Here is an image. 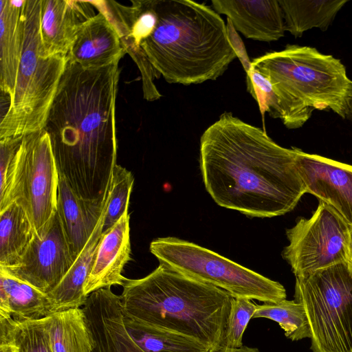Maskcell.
Masks as SVG:
<instances>
[{
    "label": "cell",
    "instance_id": "1",
    "mask_svg": "<svg viewBox=\"0 0 352 352\" xmlns=\"http://www.w3.org/2000/svg\"><path fill=\"white\" fill-rule=\"evenodd\" d=\"M296 153L297 148L278 145L263 129L225 112L200 138L205 188L219 206L248 217L285 214L306 193Z\"/></svg>",
    "mask_w": 352,
    "mask_h": 352
},
{
    "label": "cell",
    "instance_id": "11",
    "mask_svg": "<svg viewBox=\"0 0 352 352\" xmlns=\"http://www.w3.org/2000/svg\"><path fill=\"white\" fill-rule=\"evenodd\" d=\"M74 261L56 210L43 230L35 234L18 263L0 268L48 294L59 284Z\"/></svg>",
    "mask_w": 352,
    "mask_h": 352
},
{
    "label": "cell",
    "instance_id": "2",
    "mask_svg": "<svg viewBox=\"0 0 352 352\" xmlns=\"http://www.w3.org/2000/svg\"><path fill=\"white\" fill-rule=\"evenodd\" d=\"M67 58L44 129L59 175L81 198L104 203L117 164L119 61L84 69Z\"/></svg>",
    "mask_w": 352,
    "mask_h": 352
},
{
    "label": "cell",
    "instance_id": "9",
    "mask_svg": "<svg viewBox=\"0 0 352 352\" xmlns=\"http://www.w3.org/2000/svg\"><path fill=\"white\" fill-rule=\"evenodd\" d=\"M59 173L47 131L24 135L11 202L26 211L39 234L57 209Z\"/></svg>",
    "mask_w": 352,
    "mask_h": 352
},
{
    "label": "cell",
    "instance_id": "25",
    "mask_svg": "<svg viewBox=\"0 0 352 352\" xmlns=\"http://www.w3.org/2000/svg\"><path fill=\"white\" fill-rule=\"evenodd\" d=\"M124 322L130 335L145 352H209L204 345L188 336L125 317Z\"/></svg>",
    "mask_w": 352,
    "mask_h": 352
},
{
    "label": "cell",
    "instance_id": "7",
    "mask_svg": "<svg viewBox=\"0 0 352 352\" xmlns=\"http://www.w3.org/2000/svg\"><path fill=\"white\" fill-rule=\"evenodd\" d=\"M312 352H352V274L345 262L296 276Z\"/></svg>",
    "mask_w": 352,
    "mask_h": 352
},
{
    "label": "cell",
    "instance_id": "12",
    "mask_svg": "<svg viewBox=\"0 0 352 352\" xmlns=\"http://www.w3.org/2000/svg\"><path fill=\"white\" fill-rule=\"evenodd\" d=\"M296 165L306 193L331 207L352 228V165L298 148Z\"/></svg>",
    "mask_w": 352,
    "mask_h": 352
},
{
    "label": "cell",
    "instance_id": "16",
    "mask_svg": "<svg viewBox=\"0 0 352 352\" xmlns=\"http://www.w3.org/2000/svg\"><path fill=\"white\" fill-rule=\"evenodd\" d=\"M129 219L127 210L110 229L102 233L92 269L84 286L86 296L100 289L123 286L126 278L122 275L123 270L131 260Z\"/></svg>",
    "mask_w": 352,
    "mask_h": 352
},
{
    "label": "cell",
    "instance_id": "21",
    "mask_svg": "<svg viewBox=\"0 0 352 352\" xmlns=\"http://www.w3.org/2000/svg\"><path fill=\"white\" fill-rule=\"evenodd\" d=\"M53 314L47 294L0 268V317L25 321L41 319Z\"/></svg>",
    "mask_w": 352,
    "mask_h": 352
},
{
    "label": "cell",
    "instance_id": "6",
    "mask_svg": "<svg viewBox=\"0 0 352 352\" xmlns=\"http://www.w3.org/2000/svg\"><path fill=\"white\" fill-rule=\"evenodd\" d=\"M41 0H26L24 42L14 95L1 116L0 139L17 138L44 129L67 64V57L41 54Z\"/></svg>",
    "mask_w": 352,
    "mask_h": 352
},
{
    "label": "cell",
    "instance_id": "24",
    "mask_svg": "<svg viewBox=\"0 0 352 352\" xmlns=\"http://www.w3.org/2000/svg\"><path fill=\"white\" fill-rule=\"evenodd\" d=\"M346 2V0H278L285 31L296 38L314 28L327 30Z\"/></svg>",
    "mask_w": 352,
    "mask_h": 352
},
{
    "label": "cell",
    "instance_id": "3",
    "mask_svg": "<svg viewBox=\"0 0 352 352\" xmlns=\"http://www.w3.org/2000/svg\"><path fill=\"white\" fill-rule=\"evenodd\" d=\"M119 4L116 29L129 54L142 50L158 76L190 85L214 80L236 58L226 24L191 0H133Z\"/></svg>",
    "mask_w": 352,
    "mask_h": 352
},
{
    "label": "cell",
    "instance_id": "29",
    "mask_svg": "<svg viewBox=\"0 0 352 352\" xmlns=\"http://www.w3.org/2000/svg\"><path fill=\"white\" fill-rule=\"evenodd\" d=\"M23 137L0 139V212L11 202Z\"/></svg>",
    "mask_w": 352,
    "mask_h": 352
},
{
    "label": "cell",
    "instance_id": "32",
    "mask_svg": "<svg viewBox=\"0 0 352 352\" xmlns=\"http://www.w3.org/2000/svg\"><path fill=\"white\" fill-rule=\"evenodd\" d=\"M226 29L230 45L235 52L236 58H238L241 63L246 74L252 67V61H250L248 57L245 45L238 32L234 29L228 19H227Z\"/></svg>",
    "mask_w": 352,
    "mask_h": 352
},
{
    "label": "cell",
    "instance_id": "15",
    "mask_svg": "<svg viewBox=\"0 0 352 352\" xmlns=\"http://www.w3.org/2000/svg\"><path fill=\"white\" fill-rule=\"evenodd\" d=\"M213 10L227 16L234 29L247 38L272 42L285 34L278 0H212Z\"/></svg>",
    "mask_w": 352,
    "mask_h": 352
},
{
    "label": "cell",
    "instance_id": "18",
    "mask_svg": "<svg viewBox=\"0 0 352 352\" xmlns=\"http://www.w3.org/2000/svg\"><path fill=\"white\" fill-rule=\"evenodd\" d=\"M105 205L106 201L81 198L59 175L56 210L74 260L92 234Z\"/></svg>",
    "mask_w": 352,
    "mask_h": 352
},
{
    "label": "cell",
    "instance_id": "5",
    "mask_svg": "<svg viewBox=\"0 0 352 352\" xmlns=\"http://www.w3.org/2000/svg\"><path fill=\"white\" fill-rule=\"evenodd\" d=\"M252 66L272 85L278 103V118L288 129H298L314 109H330L345 119L352 80L344 65L316 48L287 45L252 61Z\"/></svg>",
    "mask_w": 352,
    "mask_h": 352
},
{
    "label": "cell",
    "instance_id": "30",
    "mask_svg": "<svg viewBox=\"0 0 352 352\" xmlns=\"http://www.w3.org/2000/svg\"><path fill=\"white\" fill-rule=\"evenodd\" d=\"M257 305L249 298H232L223 347L239 348L243 346V333Z\"/></svg>",
    "mask_w": 352,
    "mask_h": 352
},
{
    "label": "cell",
    "instance_id": "19",
    "mask_svg": "<svg viewBox=\"0 0 352 352\" xmlns=\"http://www.w3.org/2000/svg\"><path fill=\"white\" fill-rule=\"evenodd\" d=\"M25 1H0V88L10 102L23 50Z\"/></svg>",
    "mask_w": 352,
    "mask_h": 352
},
{
    "label": "cell",
    "instance_id": "13",
    "mask_svg": "<svg viewBox=\"0 0 352 352\" xmlns=\"http://www.w3.org/2000/svg\"><path fill=\"white\" fill-rule=\"evenodd\" d=\"M89 1L41 0V54L67 57L82 23L96 14Z\"/></svg>",
    "mask_w": 352,
    "mask_h": 352
},
{
    "label": "cell",
    "instance_id": "34",
    "mask_svg": "<svg viewBox=\"0 0 352 352\" xmlns=\"http://www.w3.org/2000/svg\"><path fill=\"white\" fill-rule=\"evenodd\" d=\"M217 352H260L257 348L242 346L239 348H226L223 347Z\"/></svg>",
    "mask_w": 352,
    "mask_h": 352
},
{
    "label": "cell",
    "instance_id": "35",
    "mask_svg": "<svg viewBox=\"0 0 352 352\" xmlns=\"http://www.w3.org/2000/svg\"><path fill=\"white\" fill-rule=\"evenodd\" d=\"M345 119L352 121V90L346 99Z\"/></svg>",
    "mask_w": 352,
    "mask_h": 352
},
{
    "label": "cell",
    "instance_id": "27",
    "mask_svg": "<svg viewBox=\"0 0 352 352\" xmlns=\"http://www.w3.org/2000/svg\"><path fill=\"white\" fill-rule=\"evenodd\" d=\"M265 318L276 322L292 341L311 337L309 326L302 305L294 300L257 305L252 318Z\"/></svg>",
    "mask_w": 352,
    "mask_h": 352
},
{
    "label": "cell",
    "instance_id": "23",
    "mask_svg": "<svg viewBox=\"0 0 352 352\" xmlns=\"http://www.w3.org/2000/svg\"><path fill=\"white\" fill-rule=\"evenodd\" d=\"M26 211L13 202L0 212V267L18 263L36 234Z\"/></svg>",
    "mask_w": 352,
    "mask_h": 352
},
{
    "label": "cell",
    "instance_id": "31",
    "mask_svg": "<svg viewBox=\"0 0 352 352\" xmlns=\"http://www.w3.org/2000/svg\"><path fill=\"white\" fill-rule=\"evenodd\" d=\"M247 90L258 103L264 123L267 112L274 118H278V103L270 81L252 66L246 73Z\"/></svg>",
    "mask_w": 352,
    "mask_h": 352
},
{
    "label": "cell",
    "instance_id": "4",
    "mask_svg": "<svg viewBox=\"0 0 352 352\" xmlns=\"http://www.w3.org/2000/svg\"><path fill=\"white\" fill-rule=\"evenodd\" d=\"M120 296L125 318L191 338L209 352L224 346L232 296L160 263L148 275L126 278Z\"/></svg>",
    "mask_w": 352,
    "mask_h": 352
},
{
    "label": "cell",
    "instance_id": "10",
    "mask_svg": "<svg viewBox=\"0 0 352 352\" xmlns=\"http://www.w3.org/2000/svg\"><path fill=\"white\" fill-rule=\"evenodd\" d=\"M350 229L331 207L319 201L310 218L300 217L286 230L289 244L282 256L295 276L345 262Z\"/></svg>",
    "mask_w": 352,
    "mask_h": 352
},
{
    "label": "cell",
    "instance_id": "36",
    "mask_svg": "<svg viewBox=\"0 0 352 352\" xmlns=\"http://www.w3.org/2000/svg\"><path fill=\"white\" fill-rule=\"evenodd\" d=\"M0 352H13V350L7 341L0 339Z\"/></svg>",
    "mask_w": 352,
    "mask_h": 352
},
{
    "label": "cell",
    "instance_id": "33",
    "mask_svg": "<svg viewBox=\"0 0 352 352\" xmlns=\"http://www.w3.org/2000/svg\"><path fill=\"white\" fill-rule=\"evenodd\" d=\"M345 263L352 274V228H351L346 248Z\"/></svg>",
    "mask_w": 352,
    "mask_h": 352
},
{
    "label": "cell",
    "instance_id": "17",
    "mask_svg": "<svg viewBox=\"0 0 352 352\" xmlns=\"http://www.w3.org/2000/svg\"><path fill=\"white\" fill-rule=\"evenodd\" d=\"M126 53L117 30L98 12L81 25L67 58L84 69H98L120 61Z\"/></svg>",
    "mask_w": 352,
    "mask_h": 352
},
{
    "label": "cell",
    "instance_id": "14",
    "mask_svg": "<svg viewBox=\"0 0 352 352\" xmlns=\"http://www.w3.org/2000/svg\"><path fill=\"white\" fill-rule=\"evenodd\" d=\"M83 309L96 343L94 352H145L129 333L120 296L110 288L91 293Z\"/></svg>",
    "mask_w": 352,
    "mask_h": 352
},
{
    "label": "cell",
    "instance_id": "20",
    "mask_svg": "<svg viewBox=\"0 0 352 352\" xmlns=\"http://www.w3.org/2000/svg\"><path fill=\"white\" fill-rule=\"evenodd\" d=\"M105 208L92 234L59 284L47 294L56 313L84 307L88 297L84 286L92 269L98 245L102 233Z\"/></svg>",
    "mask_w": 352,
    "mask_h": 352
},
{
    "label": "cell",
    "instance_id": "28",
    "mask_svg": "<svg viewBox=\"0 0 352 352\" xmlns=\"http://www.w3.org/2000/svg\"><path fill=\"white\" fill-rule=\"evenodd\" d=\"M133 183L131 172L117 164L107 198L102 232L110 229L128 210Z\"/></svg>",
    "mask_w": 352,
    "mask_h": 352
},
{
    "label": "cell",
    "instance_id": "22",
    "mask_svg": "<svg viewBox=\"0 0 352 352\" xmlns=\"http://www.w3.org/2000/svg\"><path fill=\"white\" fill-rule=\"evenodd\" d=\"M53 352H94L96 343L83 308L45 318Z\"/></svg>",
    "mask_w": 352,
    "mask_h": 352
},
{
    "label": "cell",
    "instance_id": "8",
    "mask_svg": "<svg viewBox=\"0 0 352 352\" xmlns=\"http://www.w3.org/2000/svg\"><path fill=\"white\" fill-rule=\"evenodd\" d=\"M149 250L160 263L222 289L234 298L264 303L286 299V290L280 283L192 242L173 236L160 237L151 241Z\"/></svg>",
    "mask_w": 352,
    "mask_h": 352
},
{
    "label": "cell",
    "instance_id": "26",
    "mask_svg": "<svg viewBox=\"0 0 352 352\" xmlns=\"http://www.w3.org/2000/svg\"><path fill=\"white\" fill-rule=\"evenodd\" d=\"M0 339L7 341L13 352H53L45 318L18 321L0 317Z\"/></svg>",
    "mask_w": 352,
    "mask_h": 352
}]
</instances>
